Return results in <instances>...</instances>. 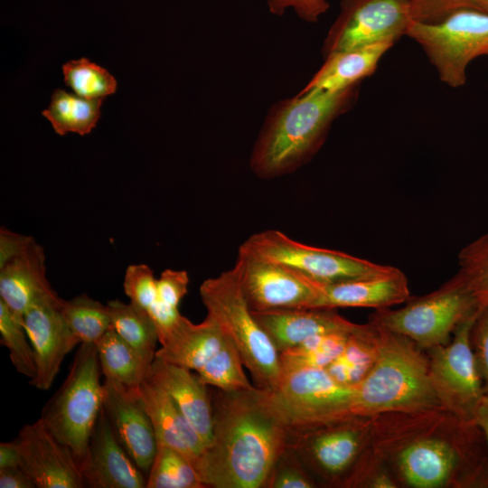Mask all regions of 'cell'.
<instances>
[{"instance_id": "cell-1", "label": "cell", "mask_w": 488, "mask_h": 488, "mask_svg": "<svg viewBox=\"0 0 488 488\" xmlns=\"http://www.w3.org/2000/svg\"><path fill=\"white\" fill-rule=\"evenodd\" d=\"M387 471L398 487H488V450L474 420L438 407L373 416L360 486Z\"/></svg>"}, {"instance_id": "cell-2", "label": "cell", "mask_w": 488, "mask_h": 488, "mask_svg": "<svg viewBox=\"0 0 488 488\" xmlns=\"http://www.w3.org/2000/svg\"><path fill=\"white\" fill-rule=\"evenodd\" d=\"M211 440L195 470L206 488H263L291 432L267 391L211 389Z\"/></svg>"}, {"instance_id": "cell-3", "label": "cell", "mask_w": 488, "mask_h": 488, "mask_svg": "<svg viewBox=\"0 0 488 488\" xmlns=\"http://www.w3.org/2000/svg\"><path fill=\"white\" fill-rule=\"evenodd\" d=\"M357 86L339 91L298 92L274 105L252 149L249 166L259 178L295 172L323 145L333 121L356 99Z\"/></svg>"}, {"instance_id": "cell-4", "label": "cell", "mask_w": 488, "mask_h": 488, "mask_svg": "<svg viewBox=\"0 0 488 488\" xmlns=\"http://www.w3.org/2000/svg\"><path fill=\"white\" fill-rule=\"evenodd\" d=\"M375 326L377 357L355 387V415L373 417L441 407L431 384L425 350L402 334Z\"/></svg>"}, {"instance_id": "cell-5", "label": "cell", "mask_w": 488, "mask_h": 488, "mask_svg": "<svg viewBox=\"0 0 488 488\" xmlns=\"http://www.w3.org/2000/svg\"><path fill=\"white\" fill-rule=\"evenodd\" d=\"M199 292L206 315L234 343L255 386L274 389L283 371L279 352L253 315L235 267L204 280Z\"/></svg>"}, {"instance_id": "cell-6", "label": "cell", "mask_w": 488, "mask_h": 488, "mask_svg": "<svg viewBox=\"0 0 488 488\" xmlns=\"http://www.w3.org/2000/svg\"><path fill=\"white\" fill-rule=\"evenodd\" d=\"M101 373L97 345L80 343L65 380L40 417L52 436L72 453L79 466L103 407Z\"/></svg>"}, {"instance_id": "cell-7", "label": "cell", "mask_w": 488, "mask_h": 488, "mask_svg": "<svg viewBox=\"0 0 488 488\" xmlns=\"http://www.w3.org/2000/svg\"><path fill=\"white\" fill-rule=\"evenodd\" d=\"M480 309L458 271L431 293L410 297L399 309H376L369 323L402 334L427 351L447 343L455 328Z\"/></svg>"}, {"instance_id": "cell-8", "label": "cell", "mask_w": 488, "mask_h": 488, "mask_svg": "<svg viewBox=\"0 0 488 488\" xmlns=\"http://www.w3.org/2000/svg\"><path fill=\"white\" fill-rule=\"evenodd\" d=\"M160 344L155 358L194 371L208 386L227 391L254 386L234 343L207 315L200 324L182 315Z\"/></svg>"}, {"instance_id": "cell-9", "label": "cell", "mask_w": 488, "mask_h": 488, "mask_svg": "<svg viewBox=\"0 0 488 488\" xmlns=\"http://www.w3.org/2000/svg\"><path fill=\"white\" fill-rule=\"evenodd\" d=\"M291 434L356 417V388L336 381L325 369L283 370L272 389H265Z\"/></svg>"}, {"instance_id": "cell-10", "label": "cell", "mask_w": 488, "mask_h": 488, "mask_svg": "<svg viewBox=\"0 0 488 488\" xmlns=\"http://www.w3.org/2000/svg\"><path fill=\"white\" fill-rule=\"evenodd\" d=\"M373 417H352L293 433L289 446L314 479L353 488L370 450Z\"/></svg>"}, {"instance_id": "cell-11", "label": "cell", "mask_w": 488, "mask_h": 488, "mask_svg": "<svg viewBox=\"0 0 488 488\" xmlns=\"http://www.w3.org/2000/svg\"><path fill=\"white\" fill-rule=\"evenodd\" d=\"M406 34L422 47L440 80L457 88L465 82L468 64L488 54V14L459 9L436 23L413 21Z\"/></svg>"}, {"instance_id": "cell-12", "label": "cell", "mask_w": 488, "mask_h": 488, "mask_svg": "<svg viewBox=\"0 0 488 488\" xmlns=\"http://www.w3.org/2000/svg\"><path fill=\"white\" fill-rule=\"evenodd\" d=\"M239 249L280 264L323 285L371 277L392 267L342 251L308 246L277 230L251 235Z\"/></svg>"}, {"instance_id": "cell-13", "label": "cell", "mask_w": 488, "mask_h": 488, "mask_svg": "<svg viewBox=\"0 0 488 488\" xmlns=\"http://www.w3.org/2000/svg\"><path fill=\"white\" fill-rule=\"evenodd\" d=\"M478 313L462 322L447 343L427 350L429 377L441 407L474 421L484 396L471 344V330Z\"/></svg>"}, {"instance_id": "cell-14", "label": "cell", "mask_w": 488, "mask_h": 488, "mask_svg": "<svg viewBox=\"0 0 488 488\" xmlns=\"http://www.w3.org/2000/svg\"><path fill=\"white\" fill-rule=\"evenodd\" d=\"M413 21L409 0H341L340 13L324 42V55L394 43Z\"/></svg>"}, {"instance_id": "cell-15", "label": "cell", "mask_w": 488, "mask_h": 488, "mask_svg": "<svg viewBox=\"0 0 488 488\" xmlns=\"http://www.w3.org/2000/svg\"><path fill=\"white\" fill-rule=\"evenodd\" d=\"M234 267L252 311L312 308L323 285L286 267L240 249Z\"/></svg>"}, {"instance_id": "cell-16", "label": "cell", "mask_w": 488, "mask_h": 488, "mask_svg": "<svg viewBox=\"0 0 488 488\" xmlns=\"http://www.w3.org/2000/svg\"><path fill=\"white\" fill-rule=\"evenodd\" d=\"M13 441L18 451L20 466L36 487H85L74 455L52 436L41 418L24 425Z\"/></svg>"}, {"instance_id": "cell-17", "label": "cell", "mask_w": 488, "mask_h": 488, "mask_svg": "<svg viewBox=\"0 0 488 488\" xmlns=\"http://www.w3.org/2000/svg\"><path fill=\"white\" fill-rule=\"evenodd\" d=\"M61 301L55 294L38 301L23 315L37 365V375L30 383L40 390L52 387L64 358L80 343L61 314Z\"/></svg>"}, {"instance_id": "cell-18", "label": "cell", "mask_w": 488, "mask_h": 488, "mask_svg": "<svg viewBox=\"0 0 488 488\" xmlns=\"http://www.w3.org/2000/svg\"><path fill=\"white\" fill-rule=\"evenodd\" d=\"M85 486L145 488L146 477L118 441L102 407L80 464Z\"/></svg>"}, {"instance_id": "cell-19", "label": "cell", "mask_w": 488, "mask_h": 488, "mask_svg": "<svg viewBox=\"0 0 488 488\" xmlns=\"http://www.w3.org/2000/svg\"><path fill=\"white\" fill-rule=\"evenodd\" d=\"M103 389V408L115 435L135 464L147 474L157 441L139 389L132 390L108 380H105Z\"/></svg>"}, {"instance_id": "cell-20", "label": "cell", "mask_w": 488, "mask_h": 488, "mask_svg": "<svg viewBox=\"0 0 488 488\" xmlns=\"http://www.w3.org/2000/svg\"><path fill=\"white\" fill-rule=\"evenodd\" d=\"M252 314L278 352L314 335L352 333L361 325L330 308H280Z\"/></svg>"}, {"instance_id": "cell-21", "label": "cell", "mask_w": 488, "mask_h": 488, "mask_svg": "<svg viewBox=\"0 0 488 488\" xmlns=\"http://www.w3.org/2000/svg\"><path fill=\"white\" fill-rule=\"evenodd\" d=\"M410 298L408 278L399 268L348 281L322 285L312 308H389Z\"/></svg>"}, {"instance_id": "cell-22", "label": "cell", "mask_w": 488, "mask_h": 488, "mask_svg": "<svg viewBox=\"0 0 488 488\" xmlns=\"http://www.w3.org/2000/svg\"><path fill=\"white\" fill-rule=\"evenodd\" d=\"M146 379L164 389L202 439L205 447L211 440L212 408L209 386L192 371L155 358Z\"/></svg>"}, {"instance_id": "cell-23", "label": "cell", "mask_w": 488, "mask_h": 488, "mask_svg": "<svg viewBox=\"0 0 488 488\" xmlns=\"http://www.w3.org/2000/svg\"><path fill=\"white\" fill-rule=\"evenodd\" d=\"M57 294L46 277L43 249L34 239L0 266V300L20 319L33 305Z\"/></svg>"}, {"instance_id": "cell-24", "label": "cell", "mask_w": 488, "mask_h": 488, "mask_svg": "<svg viewBox=\"0 0 488 488\" xmlns=\"http://www.w3.org/2000/svg\"><path fill=\"white\" fill-rule=\"evenodd\" d=\"M139 394L157 443L183 454L195 469L205 445L178 405L164 389L148 379L141 383Z\"/></svg>"}, {"instance_id": "cell-25", "label": "cell", "mask_w": 488, "mask_h": 488, "mask_svg": "<svg viewBox=\"0 0 488 488\" xmlns=\"http://www.w3.org/2000/svg\"><path fill=\"white\" fill-rule=\"evenodd\" d=\"M392 45L381 42L325 56L323 66L299 92L339 91L358 85L375 71L379 61Z\"/></svg>"}, {"instance_id": "cell-26", "label": "cell", "mask_w": 488, "mask_h": 488, "mask_svg": "<svg viewBox=\"0 0 488 488\" xmlns=\"http://www.w3.org/2000/svg\"><path fill=\"white\" fill-rule=\"evenodd\" d=\"M105 380L138 390L152 362L145 360L110 328L96 343Z\"/></svg>"}, {"instance_id": "cell-27", "label": "cell", "mask_w": 488, "mask_h": 488, "mask_svg": "<svg viewBox=\"0 0 488 488\" xmlns=\"http://www.w3.org/2000/svg\"><path fill=\"white\" fill-rule=\"evenodd\" d=\"M377 350V327L371 323L361 324L349 335L342 353L325 370L336 381L356 387L373 367Z\"/></svg>"}, {"instance_id": "cell-28", "label": "cell", "mask_w": 488, "mask_h": 488, "mask_svg": "<svg viewBox=\"0 0 488 488\" xmlns=\"http://www.w3.org/2000/svg\"><path fill=\"white\" fill-rule=\"evenodd\" d=\"M103 99H88L64 89H56L52 94L50 106L42 115L60 136L68 132L85 136L96 127Z\"/></svg>"}, {"instance_id": "cell-29", "label": "cell", "mask_w": 488, "mask_h": 488, "mask_svg": "<svg viewBox=\"0 0 488 488\" xmlns=\"http://www.w3.org/2000/svg\"><path fill=\"white\" fill-rule=\"evenodd\" d=\"M107 305L112 328L141 356L153 362L159 340L148 313L131 302L111 300Z\"/></svg>"}, {"instance_id": "cell-30", "label": "cell", "mask_w": 488, "mask_h": 488, "mask_svg": "<svg viewBox=\"0 0 488 488\" xmlns=\"http://www.w3.org/2000/svg\"><path fill=\"white\" fill-rule=\"evenodd\" d=\"M61 314L72 333L80 343H97L112 328L107 305L86 294L70 300L62 299Z\"/></svg>"}, {"instance_id": "cell-31", "label": "cell", "mask_w": 488, "mask_h": 488, "mask_svg": "<svg viewBox=\"0 0 488 488\" xmlns=\"http://www.w3.org/2000/svg\"><path fill=\"white\" fill-rule=\"evenodd\" d=\"M352 333H330L314 335L279 352L282 370L325 369L342 353Z\"/></svg>"}, {"instance_id": "cell-32", "label": "cell", "mask_w": 488, "mask_h": 488, "mask_svg": "<svg viewBox=\"0 0 488 488\" xmlns=\"http://www.w3.org/2000/svg\"><path fill=\"white\" fill-rule=\"evenodd\" d=\"M146 488H206L191 462L177 450L157 443Z\"/></svg>"}, {"instance_id": "cell-33", "label": "cell", "mask_w": 488, "mask_h": 488, "mask_svg": "<svg viewBox=\"0 0 488 488\" xmlns=\"http://www.w3.org/2000/svg\"><path fill=\"white\" fill-rule=\"evenodd\" d=\"M0 335L1 344L7 348L15 370L30 380H33L37 375L36 359L23 320L18 318L2 300H0Z\"/></svg>"}, {"instance_id": "cell-34", "label": "cell", "mask_w": 488, "mask_h": 488, "mask_svg": "<svg viewBox=\"0 0 488 488\" xmlns=\"http://www.w3.org/2000/svg\"><path fill=\"white\" fill-rule=\"evenodd\" d=\"M65 84L76 95L88 99H104L115 93L117 81L104 68L86 58L70 61L62 65Z\"/></svg>"}, {"instance_id": "cell-35", "label": "cell", "mask_w": 488, "mask_h": 488, "mask_svg": "<svg viewBox=\"0 0 488 488\" xmlns=\"http://www.w3.org/2000/svg\"><path fill=\"white\" fill-rule=\"evenodd\" d=\"M458 258L459 271L480 308L488 307V233L465 246Z\"/></svg>"}, {"instance_id": "cell-36", "label": "cell", "mask_w": 488, "mask_h": 488, "mask_svg": "<svg viewBox=\"0 0 488 488\" xmlns=\"http://www.w3.org/2000/svg\"><path fill=\"white\" fill-rule=\"evenodd\" d=\"M317 482L288 446L277 458L263 488H314Z\"/></svg>"}, {"instance_id": "cell-37", "label": "cell", "mask_w": 488, "mask_h": 488, "mask_svg": "<svg viewBox=\"0 0 488 488\" xmlns=\"http://www.w3.org/2000/svg\"><path fill=\"white\" fill-rule=\"evenodd\" d=\"M156 281L149 266L130 265L124 277V292L132 304L148 312L157 301Z\"/></svg>"}, {"instance_id": "cell-38", "label": "cell", "mask_w": 488, "mask_h": 488, "mask_svg": "<svg viewBox=\"0 0 488 488\" xmlns=\"http://www.w3.org/2000/svg\"><path fill=\"white\" fill-rule=\"evenodd\" d=\"M414 21L436 23L463 8H473L475 0H409Z\"/></svg>"}, {"instance_id": "cell-39", "label": "cell", "mask_w": 488, "mask_h": 488, "mask_svg": "<svg viewBox=\"0 0 488 488\" xmlns=\"http://www.w3.org/2000/svg\"><path fill=\"white\" fill-rule=\"evenodd\" d=\"M471 344L484 395L488 396V307L481 308L474 320Z\"/></svg>"}, {"instance_id": "cell-40", "label": "cell", "mask_w": 488, "mask_h": 488, "mask_svg": "<svg viewBox=\"0 0 488 488\" xmlns=\"http://www.w3.org/2000/svg\"><path fill=\"white\" fill-rule=\"evenodd\" d=\"M189 277L184 270L165 269L157 278V300L163 305L179 309V304L187 294Z\"/></svg>"}, {"instance_id": "cell-41", "label": "cell", "mask_w": 488, "mask_h": 488, "mask_svg": "<svg viewBox=\"0 0 488 488\" xmlns=\"http://www.w3.org/2000/svg\"><path fill=\"white\" fill-rule=\"evenodd\" d=\"M270 13L282 15L287 9H292L299 18L314 23L324 14L329 4L327 0H265Z\"/></svg>"}, {"instance_id": "cell-42", "label": "cell", "mask_w": 488, "mask_h": 488, "mask_svg": "<svg viewBox=\"0 0 488 488\" xmlns=\"http://www.w3.org/2000/svg\"><path fill=\"white\" fill-rule=\"evenodd\" d=\"M33 239L32 237L23 236L5 228H1L0 266L21 253Z\"/></svg>"}, {"instance_id": "cell-43", "label": "cell", "mask_w": 488, "mask_h": 488, "mask_svg": "<svg viewBox=\"0 0 488 488\" xmlns=\"http://www.w3.org/2000/svg\"><path fill=\"white\" fill-rule=\"evenodd\" d=\"M1 488H35V483L27 473L20 466L14 465L0 468Z\"/></svg>"}, {"instance_id": "cell-44", "label": "cell", "mask_w": 488, "mask_h": 488, "mask_svg": "<svg viewBox=\"0 0 488 488\" xmlns=\"http://www.w3.org/2000/svg\"><path fill=\"white\" fill-rule=\"evenodd\" d=\"M20 465L19 455L14 442H2L0 444V468Z\"/></svg>"}, {"instance_id": "cell-45", "label": "cell", "mask_w": 488, "mask_h": 488, "mask_svg": "<svg viewBox=\"0 0 488 488\" xmlns=\"http://www.w3.org/2000/svg\"><path fill=\"white\" fill-rule=\"evenodd\" d=\"M474 421L481 428L488 450V396L484 395L474 415Z\"/></svg>"}, {"instance_id": "cell-46", "label": "cell", "mask_w": 488, "mask_h": 488, "mask_svg": "<svg viewBox=\"0 0 488 488\" xmlns=\"http://www.w3.org/2000/svg\"><path fill=\"white\" fill-rule=\"evenodd\" d=\"M474 9L488 14V0H475Z\"/></svg>"}]
</instances>
